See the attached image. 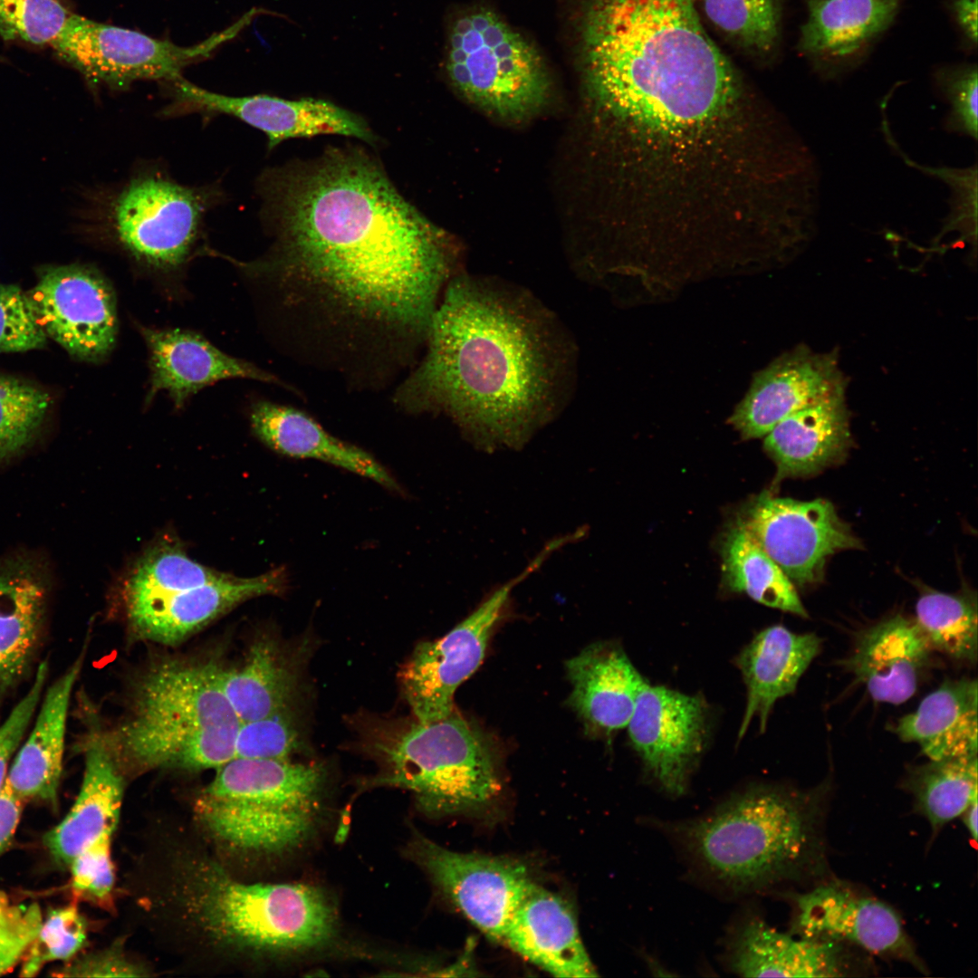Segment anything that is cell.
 I'll return each mask as SVG.
<instances>
[{"label":"cell","instance_id":"34","mask_svg":"<svg viewBox=\"0 0 978 978\" xmlns=\"http://www.w3.org/2000/svg\"><path fill=\"white\" fill-rule=\"evenodd\" d=\"M723 572L726 586L765 606L807 618L792 581L739 523L725 534Z\"/></svg>","mask_w":978,"mask_h":978},{"label":"cell","instance_id":"46","mask_svg":"<svg viewBox=\"0 0 978 978\" xmlns=\"http://www.w3.org/2000/svg\"><path fill=\"white\" fill-rule=\"evenodd\" d=\"M43 921L37 904L14 902L0 890V975L24 962Z\"/></svg>","mask_w":978,"mask_h":978},{"label":"cell","instance_id":"40","mask_svg":"<svg viewBox=\"0 0 978 978\" xmlns=\"http://www.w3.org/2000/svg\"><path fill=\"white\" fill-rule=\"evenodd\" d=\"M306 748L302 724L292 705L241 723L235 741V758L290 760Z\"/></svg>","mask_w":978,"mask_h":978},{"label":"cell","instance_id":"24","mask_svg":"<svg viewBox=\"0 0 978 978\" xmlns=\"http://www.w3.org/2000/svg\"><path fill=\"white\" fill-rule=\"evenodd\" d=\"M931 652L916 622L897 615L863 632L841 665L874 701L900 705L915 695Z\"/></svg>","mask_w":978,"mask_h":978},{"label":"cell","instance_id":"6","mask_svg":"<svg viewBox=\"0 0 978 978\" xmlns=\"http://www.w3.org/2000/svg\"><path fill=\"white\" fill-rule=\"evenodd\" d=\"M223 197L216 185H185L158 167H141L122 181L86 189L73 228L139 270L172 276L208 254L206 217Z\"/></svg>","mask_w":978,"mask_h":978},{"label":"cell","instance_id":"15","mask_svg":"<svg viewBox=\"0 0 978 978\" xmlns=\"http://www.w3.org/2000/svg\"><path fill=\"white\" fill-rule=\"evenodd\" d=\"M408 850L458 910L497 942L502 943L513 913L535 884L519 862L453 851L419 834Z\"/></svg>","mask_w":978,"mask_h":978},{"label":"cell","instance_id":"25","mask_svg":"<svg viewBox=\"0 0 978 978\" xmlns=\"http://www.w3.org/2000/svg\"><path fill=\"white\" fill-rule=\"evenodd\" d=\"M570 704L592 733L609 736L627 727L646 682L622 647L599 641L566 663Z\"/></svg>","mask_w":978,"mask_h":978},{"label":"cell","instance_id":"37","mask_svg":"<svg viewBox=\"0 0 978 978\" xmlns=\"http://www.w3.org/2000/svg\"><path fill=\"white\" fill-rule=\"evenodd\" d=\"M228 575L195 561L180 543L167 540L153 545L137 561L124 583L123 595L180 591Z\"/></svg>","mask_w":978,"mask_h":978},{"label":"cell","instance_id":"22","mask_svg":"<svg viewBox=\"0 0 978 978\" xmlns=\"http://www.w3.org/2000/svg\"><path fill=\"white\" fill-rule=\"evenodd\" d=\"M51 576L43 558L18 552L0 560V695L27 674L41 643Z\"/></svg>","mask_w":978,"mask_h":978},{"label":"cell","instance_id":"9","mask_svg":"<svg viewBox=\"0 0 978 978\" xmlns=\"http://www.w3.org/2000/svg\"><path fill=\"white\" fill-rule=\"evenodd\" d=\"M444 72L450 86L465 101L508 120L539 112L552 92L541 51L484 5L460 9L450 17Z\"/></svg>","mask_w":978,"mask_h":978},{"label":"cell","instance_id":"5","mask_svg":"<svg viewBox=\"0 0 978 978\" xmlns=\"http://www.w3.org/2000/svg\"><path fill=\"white\" fill-rule=\"evenodd\" d=\"M352 724L357 750L379 766L365 784L407 790L427 814L477 810L499 791L491 740L455 710L430 723L361 713Z\"/></svg>","mask_w":978,"mask_h":978},{"label":"cell","instance_id":"30","mask_svg":"<svg viewBox=\"0 0 978 978\" xmlns=\"http://www.w3.org/2000/svg\"><path fill=\"white\" fill-rule=\"evenodd\" d=\"M250 423L254 434L281 455L320 460L401 492L395 478L373 455L333 436L303 411L260 400L252 406Z\"/></svg>","mask_w":978,"mask_h":978},{"label":"cell","instance_id":"12","mask_svg":"<svg viewBox=\"0 0 978 978\" xmlns=\"http://www.w3.org/2000/svg\"><path fill=\"white\" fill-rule=\"evenodd\" d=\"M26 293L47 338L72 357L97 363L111 353L119 328L116 297L98 269L77 263L43 266Z\"/></svg>","mask_w":978,"mask_h":978},{"label":"cell","instance_id":"11","mask_svg":"<svg viewBox=\"0 0 978 978\" xmlns=\"http://www.w3.org/2000/svg\"><path fill=\"white\" fill-rule=\"evenodd\" d=\"M553 551V547L546 544L519 575L496 589L448 633L414 648L398 676L402 695L417 720L430 723L454 711L455 692L481 665L512 590Z\"/></svg>","mask_w":978,"mask_h":978},{"label":"cell","instance_id":"10","mask_svg":"<svg viewBox=\"0 0 978 978\" xmlns=\"http://www.w3.org/2000/svg\"><path fill=\"white\" fill-rule=\"evenodd\" d=\"M259 13L254 8L231 26L189 47L72 14L51 46L92 86L123 91L137 81L168 82L180 77L187 66L209 57Z\"/></svg>","mask_w":978,"mask_h":978},{"label":"cell","instance_id":"17","mask_svg":"<svg viewBox=\"0 0 978 978\" xmlns=\"http://www.w3.org/2000/svg\"><path fill=\"white\" fill-rule=\"evenodd\" d=\"M794 902L795 928L801 936L851 944L928 973L902 919L887 903L835 882L796 895Z\"/></svg>","mask_w":978,"mask_h":978},{"label":"cell","instance_id":"28","mask_svg":"<svg viewBox=\"0 0 978 978\" xmlns=\"http://www.w3.org/2000/svg\"><path fill=\"white\" fill-rule=\"evenodd\" d=\"M903 0H808L799 50L825 76L854 62L894 21Z\"/></svg>","mask_w":978,"mask_h":978},{"label":"cell","instance_id":"1","mask_svg":"<svg viewBox=\"0 0 978 978\" xmlns=\"http://www.w3.org/2000/svg\"><path fill=\"white\" fill-rule=\"evenodd\" d=\"M257 188L273 243L259 259L228 261L350 357L397 359L425 343L452 247L376 158L332 148L265 170Z\"/></svg>","mask_w":978,"mask_h":978},{"label":"cell","instance_id":"13","mask_svg":"<svg viewBox=\"0 0 978 978\" xmlns=\"http://www.w3.org/2000/svg\"><path fill=\"white\" fill-rule=\"evenodd\" d=\"M168 83L171 101L162 110V116H230L264 133L269 150L289 139L325 134L357 138L371 145L377 142L361 116L326 100L228 96L200 88L181 76Z\"/></svg>","mask_w":978,"mask_h":978},{"label":"cell","instance_id":"3","mask_svg":"<svg viewBox=\"0 0 978 978\" xmlns=\"http://www.w3.org/2000/svg\"><path fill=\"white\" fill-rule=\"evenodd\" d=\"M820 790L756 784L682 825L688 852L714 880L749 892L797 879L822 856Z\"/></svg>","mask_w":978,"mask_h":978},{"label":"cell","instance_id":"36","mask_svg":"<svg viewBox=\"0 0 978 978\" xmlns=\"http://www.w3.org/2000/svg\"><path fill=\"white\" fill-rule=\"evenodd\" d=\"M916 611L915 622L932 651L936 650L962 663H976L978 635L974 600L932 591L919 598Z\"/></svg>","mask_w":978,"mask_h":978},{"label":"cell","instance_id":"14","mask_svg":"<svg viewBox=\"0 0 978 978\" xmlns=\"http://www.w3.org/2000/svg\"><path fill=\"white\" fill-rule=\"evenodd\" d=\"M627 728L646 774L666 793L684 794L709 739L705 699L646 681Z\"/></svg>","mask_w":978,"mask_h":978},{"label":"cell","instance_id":"2","mask_svg":"<svg viewBox=\"0 0 978 978\" xmlns=\"http://www.w3.org/2000/svg\"><path fill=\"white\" fill-rule=\"evenodd\" d=\"M427 351L399 386L408 413H441L485 449L523 446L564 408L576 348L527 290L468 275L448 281Z\"/></svg>","mask_w":978,"mask_h":978},{"label":"cell","instance_id":"49","mask_svg":"<svg viewBox=\"0 0 978 978\" xmlns=\"http://www.w3.org/2000/svg\"><path fill=\"white\" fill-rule=\"evenodd\" d=\"M141 970L114 949L86 955L62 968L60 976H140Z\"/></svg>","mask_w":978,"mask_h":978},{"label":"cell","instance_id":"43","mask_svg":"<svg viewBox=\"0 0 978 978\" xmlns=\"http://www.w3.org/2000/svg\"><path fill=\"white\" fill-rule=\"evenodd\" d=\"M86 939V922L75 906L52 910L22 963L20 975L34 976L49 962L71 959L82 948Z\"/></svg>","mask_w":978,"mask_h":978},{"label":"cell","instance_id":"39","mask_svg":"<svg viewBox=\"0 0 978 978\" xmlns=\"http://www.w3.org/2000/svg\"><path fill=\"white\" fill-rule=\"evenodd\" d=\"M706 18L740 47L758 54L772 51L780 32L779 0H703Z\"/></svg>","mask_w":978,"mask_h":978},{"label":"cell","instance_id":"31","mask_svg":"<svg viewBox=\"0 0 978 978\" xmlns=\"http://www.w3.org/2000/svg\"><path fill=\"white\" fill-rule=\"evenodd\" d=\"M82 657L49 687L29 737L10 765L5 785L24 803L38 801L57 807L68 708Z\"/></svg>","mask_w":978,"mask_h":978},{"label":"cell","instance_id":"35","mask_svg":"<svg viewBox=\"0 0 978 978\" xmlns=\"http://www.w3.org/2000/svg\"><path fill=\"white\" fill-rule=\"evenodd\" d=\"M905 785L936 833L977 801V756L929 760L911 769Z\"/></svg>","mask_w":978,"mask_h":978},{"label":"cell","instance_id":"4","mask_svg":"<svg viewBox=\"0 0 978 978\" xmlns=\"http://www.w3.org/2000/svg\"><path fill=\"white\" fill-rule=\"evenodd\" d=\"M129 703L120 726L101 735L116 759L198 771L235 758L241 721L219 687L216 661L156 663L137 680Z\"/></svg>","mask_w":978,"mask_h":978},{"label":"cell","instance_id":"42","mask_svg":"<svg viewBox=\"0 0 978 978\" xmlns=\"http://www.w3.org/2000/svg\"><path fill=\"white\" fill-rule=\"evenodd\" d=\"M897 154L908 166L927 173L942 181L950 188V212L937 239L952 232L959 233L964 244L971 245L976 257L977 245V165L967 168H933L920 165L910 159L901 149Z\"/></svg>","mask_w":978,"mask_h":978},{"label":"cell","instance_id":"44","mask_svg":"<svg viewBox=\"0 0 978 978\" xmlns=\"http://www.w3.org/2000/svg\"><path fill=\"white\" fill-rule=\"evenodd\" d=\"M46 341L27 293L17 285L0 284V353L42 349Z\"/></svg>","mask_w":978,"mask_h":978},{"label":"cell","instance_id":"18","mask_svg":"<svg viewBox=\"0 0 978 978\" xmlns=\"http://www.w3.org/2000/svg\"><path fill=\"white\" fill-rule=\"evenodd\" d=\"M288 575L276 568L251 578L232 575L199 587L167 593L124 597L131 629L146 640L173 645L252 598L279 595Z\"/></svg>","mask_w":978,"mask_h":978},{"label":"cell","instance_id":"47","mask_svg":"<svg viewBox=\"0 0 978 978\" xmlns=\"http://www.w3.org/2000/svg\"><path fill=\"white\" fill-rule=\"evenodd\" d=\"M112 835H104L77 854L69 864L74 896L99 904L107 903L114 886L110 857Z\"/></svg>","mask_w":978,"mask_h":978},{"label":"cell","instance_id":"27","mask_svg":"<svg viewBox=\"0 0 978 978\" xmlns=\"http://www.w3.org/2000/svg\"><path fill=\"white\" fill-rule=\"evenodd\" d=\"M84 746L79 794L66 817L43 837L50 855L64 866L99 838L112 835L122 805L124 782L118 760L100 734L91 735Z\"/></svg>","mask_w":978,"mask_h":978},{"label":"cell","instance_id":"23","mask_svg":"<svg viewBox=\"0 0 978 978\" xmlns=\"http://www.w3.org/2000/svg\"><path fill=\"white\" fill-rule=\"evenodd\" d=\"M502 943L553 976L598 975L570 907L536 883L513 913Z\"/></svg>","mask_w":978,"mask_h":978},{"label":"cell","instance_id":"19","mask_svg":"<svg viewBox=\"0 0 978 978\" xmlns=\"http://www.w3.org/2000/svg\"><path fill=\"white\" fill-rule=\"evenodd\" d=\"M837 355L800 346L758 371L729 422L744 439L766 436L788 416L845 393Z\"/></svg>","mask_w":978,"mask_h":978},{"label":"cell","instance_id":"16","mask_svg":"<svg viewBox=\"0 0 978 978\" xmlns=\"http://www.w3.org/2000/svg\"><path fill=\"white\" fill-rule=\"evenodd\" d=\"M739 523L791 581H819L828 557L859 542L823 499L801 502L762 493L746 506Z\"/></svg>","mask_w":978,"mask_h":978},{"label":"cell","instance_id":"8","mask_svg":"<svg viewBox=\"0 0 978 978\" xmlns=\"http://www.w3.org/2000/svg\"><path fill=\"white\" fill-rule=\"evenodd\" d=\"M188 904L217 941L242 949L292 953L319 947L337 930L335 908L320 888L305 884H246L216 866L191 877Z\"/></svg>","mask_w":978,"mask_h":978},{"label":"cell","instance_id":"51","mask_svg":"<svg viewBox=\"0 0 978 978\" xmlns=\"http://www.w3.org/2000/svg\"><path fill=\"white\" fill-rule=\"evenodd\" d=\"M978 0H954L953 11L958 26L973 44L977 43Z\"/></svg>","mask_w":978,"mask_h":978},{"label":"cell","instance_id":"33","mask_svg":"<svg viewBox=\"0 0 978 978\" xmlns=\"http://www.w3.org/2000/svg\"><path fill=\"white\" fill-rule=\"evenodd\" d=\"M977 681L949 679L901 717L894 732L929 760L977 756Z\"/></svg>","mask_w":978,"mask_h":978},{"label":"cell","instance_id":"48","mask_svg":"<svg viewBox=\"0 0 978 978\" xmlns=\"http://www.w3.org/2000/svg\"><path fill=\"white\" fill-rule=\"evenodd\" d=\"M47 673V662H42L30 689L0 726V792L5 785L10 768L9 762L19 750L23 737L40 703Z\"/></svg>","mask_w":978,"mask_h":978},{"label":"cell","instance_id":"52","mask_svg":"<svg viewBox=\"0 0 978 978\" xmlns=\"http://www.w3.org/2000/svg\"><path fill=\"white\" fill-rule=\"evenodd\" d=\"M977 803H978L977 801H974L973 802H972L962 815L963 818H964V826L966 827L970 836L972 837L973 840H974V841L977 840V835H978V830H977V820H978Z\"/></svg>","mask_w":978,"mask_h":978},{"label":"cell","instance_id":"50","mask_svg":"<svg viewBox=\"0 0 978 978\" xmlns=\"http://www.w3.org/2000/svg\"><path fill=\"white\" fill-rule=\"evenodd\" d=\"M24 802L5 785L0 792V856L13 841Z\"/></svg>","mask_w":978,"mask_h":978},{"label":"cell","instance_id":"21","mask_svg":"<svg viewBox=\"0 0 978 978\" xmlns=\"http://www.w3.org/2000/svg\"><path fill=\"white\" fill-rule=\"evenodd\" d=\"M138 329L149 351L147 405L158 392L166 391L174 405L182 408L200 389L228 379L281 383L274 375L224 353L195 332L142 325Z\"/></svg>","mask_w":978,"mask_h":978},{"label":"cell","instance_id":"29","mask_svg":"<svg viewBox=\"0 0 978 978\" xmlns=\"http://www.w3.org/2000/svg\"><path fill=\"white\" fill-rule=\"evenodd\" d=\"M729 965L743 977H842L852 971L844 944L797 938L760 919L741 927L730 948Z\"/></svg>","mask_w":978,"mask_h":978},{"label":"cell","instance_id":"41","mask_svg":"<svg viewBox=\"0 0 978 978\" xmlns=\"http://www.w3.org/2000/svg\"><path fill=\"white\" fill-rule=\"evenodd\" d=\"M71 14L64 0H0V37L51 45Z\"/></svg>","mask_w":978,"mask_h":978},{"label":"cell","instance_id":"20","mask_svg":"<svg viewBox=\"0 0 978 978\" xmlns=\"http://www.w3.org/2000/svg\"><path fill=\"white\" fill-rule=\"evenodd\" d=\"M312 644L264 634L249 647L242 662L224 667L216 661L219 687L241 723L294 705Z\"/></svg>","mask_w":978,"mask_h":978},{"label":"cell","instance_id":"32","mask_svg":"<svg viewBox=\"0 0 978 978\" xmlns=\"http://www.w3.org/2000/svg\"><path fill=\"white\" fill-rule=\"evenodd\" d=\"M849 444L844 394L788 416L764 439V448L777 465V479L816 473L843 456Z\"/></svg>","mask_w":978,"mask_h":978},{"label":"cell","instance_id":"45","mask_svg":"<svg viewBox=\"0 0 978 978\" xmlns=\"http://www.w3.org/2000/svg\"><path fill=\"white\" fill-rule=\"evenodd\" d=\"M977 75L975 65L944 69L935 74L936 84L950 104L943 128L949 133L967 136L975 141L978 137Z\"/></svg>","mask_w":978,"mask_h":978},{"label":"cell","instance_id":"7","mask_svg":"<svg viewBox=\"0 0 978 978\" xmlns=\"http://www.w3.org/2000/svg\"><path fill=\"white\" fill-rule=\"evenodd\" d=\"M327 777L319 762L233 758L216 768L196 811L206 829L233 849L283 855L316 832Z\"/></svg>","mask_w":978,"mask_h":978},{"label":"cell","instance_id":"26","mask_svg":"<svg viewBox=\"0 0 978 978\" xmlns=\"http://www.w3.org/2000/svg\"><path fill=\"white\" fill-rule=\"evenodd\" d=\"M821 639L813 633L797 634L776 625L760 631L734 659L746 687V704L738 740L757 718L764 732L774 704L792 694L813 659Z\"/></svg>","mask_w":978,"mask_h":978},{"label":"cell","instance_id":"38","mask_svg":"<svg viewBox=\"0 0 978 978\" xmlns=\"http://www.w3.org/2000/svg\"><path fill=\"white\" fill-rule=\"evenodd\" d=\"M52 402V396L43 388L0 374V465L35 441Z\"/></svg>","mask_w":978,"mask_h":978}]
</instances>
